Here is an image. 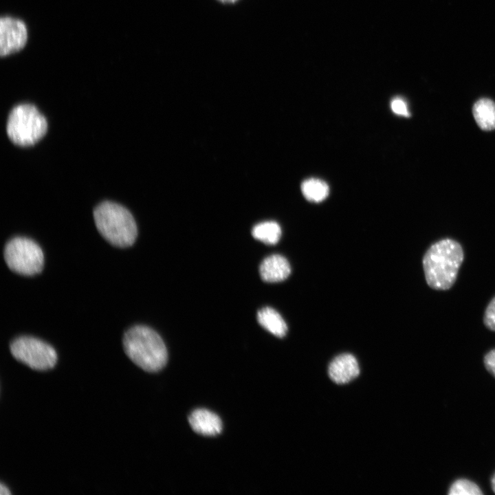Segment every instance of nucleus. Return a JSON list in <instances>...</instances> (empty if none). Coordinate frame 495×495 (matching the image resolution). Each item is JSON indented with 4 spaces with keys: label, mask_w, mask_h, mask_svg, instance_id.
<instances>
[{
    "label": "nucleus",
    "mask_w": 495,
    "mask_h": 495,
    "mask_svg": "<svg viewBox=\"0 0 495 495\" xmlns=\"http://www.w3.org/2000/svg\"><path fill=\"white\" fill-rule=\"evenodd\" d=\"M257 320L261 326L274 336L283 338L286 335L287 324L274 309L265 307L260 309L257 313Z\"/></svg>",
    "instance_id": "nucleus-11"
},
{
    "label": "nucleus",
    "mask_w": 495,
    "mask_h": 495,
    "mask_svg": "<svg viewBox=\"0 0 495 495\" xmlns=\"http://www.w3.org/2000/svg\"><path fill=\"white\" fill-rule=\"evenodd\" d=\"M27 39V28L22 21L8 16L1 19L0 54L2 57L21 50Z\"/></svg>",
    "instance_id": "nucleus-7"
},
{
    "label": "nucleus",
    "mask_w": 495,
    "mask_h": 495,
    "mask_svg": "<svg viewBox=\"0 0 495 495\" xmlns=\"http://www.w3.org/2000/svg\"><path fill=\"white\" fill-rule=\"evenodd\" d=\"M483 322L488 329L495 331V296L490 300L485 310Z\"/></svg>",
    "instance_id": "nucleus-16"
},
{
    "label": "nucleus",
    "mask_w": 495,
    "mask_h": 495,
    "mask_svg": "<svg viewBox=\"0 0 495 495\" xmlns=\"http://www.w3.org/2000/svg\"><path fill=\"white\" fill-rule=\"evenodd\" d=\"M491 483H492V490H493L494 492L495 493V474L493 476Z\"/></svg>",
    "instance_id": "nucleus-20"
},
{
    "label": "nucleus",
    "mask_w": 495,
    "mask_h": 495,
    "mask_svg": "<svg viewBox=\"0 0 495 495\" xmlns=\"http://www.w3.org/2000/svg\"><path fill=\"white\" fill-rule=\"evenodd\" d=\"M47 129L45 118L32 104H19L9 114L7 134L16 145L29 146L36 144L45 135Z\"/></svg>",
    "instance_id": "nucleus-4"
},
{
    "label": "nucleus",
    "mask_w": 495,
    "mask_h": 495,
    "mask_svg": "<svg viewBox=\"0 0 495 495\" xmlns=\"http://www.w3.org/2000/svg\"><path fill=\"white\" fill-rule=\"evenodd\" d=\"M12 356L34 370L52 369L57 362L55 349L45 342L34 337L23 336L15 338L10 344Z\"/></svg>",
    "instance_id": "nucleus-6"
},
{
    "label": "nucleus",
    "mask_w": 495,
    "mask_h": 495,
    "mask_svg": "<svg viewBox=\"0 0 495 495\" xmlns=\"http://www.w3.org/2000/svg\"><path fill=\"white\" fill-rule=\"evenodd\" d=\"M484 364L487 370L495 377V349L485 355Z\"/></svg>",
    "instance_id": "nucleus-18"
},
{
    "label": "nucleus",
    "mask_w": 495,
    "mask_h": 495,
    "mask_svg": "<svg viewBox=\"0 0 495 495\" xmlns=\"http://www.w3.org/2000/svg\"><path fill=\"white\" fill-rule=\"evenodd\" d=\"M450 495H481L479 487L471 481L461 478L455 481L450 486Z\"/></svg>",
    "instance_id": "nucleus-15"
},
{
    "label": "nucleus",
    "mask_w": 495,
    "mask_h": 495,
    "mask_svg": "<svg viewBox=\"0 0 495 495\" xmlns=\"http://www.w3.org/2000/svg\"><path fill=\"white\" fill-rule=\"evenodd\" d=\"M303 196L309 201L318 203L327 198L329 192V186L324 181L310 178L305 180L301 185Z\"/></svg>",
    "instance_id": "nucleus-14"
},
{
    "label": "nucleus",
    "mask_w": 495,
    "mask_h": 495,
    "mask_svg": "<svg viewBox=\"0 0 495 495\" xmlns=\"http://www.w3.org/2000/svg\"><path fill=\"white\" fill-rule=\"evenodd\" d=\"M256 239L267 245H275L281 236V228L275 221H265L256 225L252 230Z\"/></svg>",
    "instance_id": "nucleus-13"
},
{
    "label": "nucleus",
    "mask_w": 495,
    "mask_h": 495,
    "mask_svg": "<svg viewBox=\"0 0 495 495\" xmlns=\"http://www.w3.org/2000/svg\"><path fill=\"white\" fill-rule=\"evenodd\" d=\"M223 3H234L237 0H219Z\"/></svg>",
    "instance_id": "nucleus-21"
},
{
    "label": "nucleus",
    "mask_w": 495,
    "mask_h": 495,
    "mask_svg": "<svg viewBox=\"0 0 495 495\" xmlns=\"http://www.w3.org/2000/svg\"><path fill=\"white\" fill-rule=\"evenodd\" d=\"M124 351L138 366L149 373L162 370L166 364L168 353L160 336L151 328L135 325L122 338Z\"/></svg>",
    "instance_id": "nucleus-2"
},
{
    "label": "nucleus",
    "mask_w": 495,
    "mask_h": 495,
    "mask_svg": "<svg viewBox=\"0 0 495 495\" xmlns=\"http://www.w3.org/2000/svg\"><path fill=\"white\" fill-rule=\"evenodd\" d=\"M463 258L462 246L452 239H443L432 243L422 260L428 285L435 290L451 288L456 280Z\"/></svg>",
    "instance_id": "nucleus-1"
},
{
    "label": "nucleus",
    "mask_w": 495,
    "mask_h": 495,
    "mask_svg": "<svg viewBox=\"0 0 495 495\" xmlns=\"http://www.w3.org/2000/svg\"><path fill=\"white\" fill-rule=\"evenodd\" d=\"M474 118L483 131L495 129V102L489 98H481L473 105Z\"/></svg>",
    "instance_id": "nucleus-12"
},
{
    "label": "nucleus",
    "mask_w": 495,
    "mask_h": 495,
    "mask_svg": "<svg viewBox=\"0 0 495 495\" xmlns=\"http://www.w3.org/2000/svg\"><path fill=\"white\" fill-rule=\"evenodd\" d=\"M192 429L204 436H215L222 430V422L214 412L206 409H197L188 417Z\"/></svg>",
    "instance_id": "nucleus-10"
},
{
    "label": "nucleus",
    "mask_w": 495,
    "mask_h": 495,
    "mask_svg": "<svg viewBox=\"0 0 495 495\" xmlns=\"http://www.w3.org/2000/svg\"><path fill=\"white\" fill-rule=\"evenodd\" d=\"M94 218L99 233L112 245L124 248L134 243L137 225L124 206L112 201L102 202L94 209Z\"/></svg>",
    "instance_id": "nucleus-3"
},
{
    "label": "nucleus",
    "mask_w": 495,
    "mask_h": 495,
    "mask_svg": "<svg viewBox=\"0 0 495 495\" xmlns=\"http://www.w3.org/2000/svg\"><path fill=\"white\" fill-rule=\"evenodd\" d=\"M3 256L9 269L20 275L34 276L43 268L44 255L41 248L27 237L11 239L6 244Z\"/></svg>",
    "instance_id": "nucleus-5"
},
{
    "label": "nucleus",
    "mask_w": 495,
    "mask_h": 495,
    "mask_svg": "<svg viewBox=\"0 0 495 495\" xmlns=\"http://www.w3.org/2000/svg\"><path fill=\"white\" fill-rule=\"evenodd\" d=\"M392 111L397 115L408 117L410 113L408 111L406 102L400 98H395L390 102Z\"/></svg>",
    "instance_id": "nucleus-17"
},
{
    "label": "nucleus",
    "mask_w": 495,
    "mask_h": 495,
    "mask_svg": "<svg viewBox=\"0 0 495 495\" xmlns=\"http://www.w3.org/2000/svg\"><path fill=\"white\" fill-rule=\"evenodd\" d=\"M259 273L263 281L277 283L285 280L289 276L291 267L286 258L280 254H272L261 262Z\"/></svg>",
    "instance_id": "nucleus-9"
},
{
    "label": "nucleus",
    "mask_w": 495,
    "mask_h": 495,
    "mask_svg": "<svg viewBox=\"0 0 495 495\" xmlns=\"http://www.w3.org/2000/svg\"><path fill=\"white\" fill-rule=\"evenodd\" d=\"M328 373L335 383L344 384L359 375L360 367L356 358L352 354L342 353L331 362Z\"/></svg>",
    "instance_id": "nucleus-8"
},
{
    "label": "nucleus",
    "mask_w": 495,
    "mask_h": 495,
    "mask_svg": "<svg viewBox=\"0 0 495 495\" xmlns=\"http://www.w3.org/2000/svg\"><path fill=\"white\" fill-rule=\"evenodd\" d=\"M11 492L9 491V490L3 485V483H1L0 485V494L1 495H10Z\"/></svg>",
    "instance_id": "nucleus-19"
}]
</instances>
